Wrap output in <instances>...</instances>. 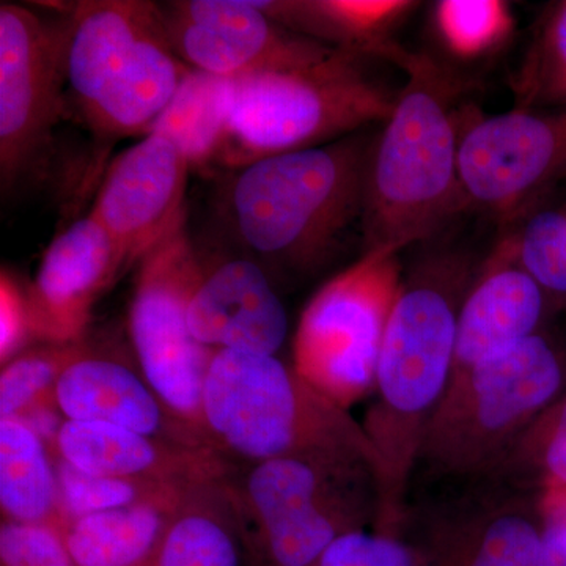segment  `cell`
Instances as JSON below:
<instances>
[{
	"mask_svg": "<svg viewBox=\"0 0 566 566\" xmlns=\"http://www.w3.org/2000/svg\"><path fill=\"white\" fill-rule=\"evenodd\" d=\"M234 102V80L192 70L148 134L174 142L189 167L218 166Z\"/></svg>",
	"mask_w": 566,
	"mask_h": 566,
	"instance_id": "cell-25",
	"label": "cell"
},
{
	"mask_svg": "<svg viewBox=\"0 0 566 566\" xmlns=\"http://www.w3.org/2000/svg\"><path fill=\"white\" fill-rule=\"evenodd\" d=\"M181 495L65 521L59 531L77 566H153Z\"/></svg>",
	"mask_w": 566,
	"mask_h": 566,
	"instance_id": "cell-24",
	"label": "cell"
},
{
	"mask_svg": "<svg viewBox=\"0 0 566 566\" xmlns=\"http://www.w3.org/2000/svg\"><path fill=\"white\" fill-rule=\"evenodd\" d=\"M253 566H312L335 539L374 528V465L305 455L238 464L227 476Z\"/></svg>",
	"mask_w": 566,
	"mask_h": 566,
	"instance_id": "cell-5",
	"label": "cell"
},
{
	"mask_svg": "<svg viewBox=\"0 0 566 566\" xmlns=\"http://www.w3.org/2000/svg\"><path fill=\"white\" fill-rule=\"evenodd\" d=\"M517 260L554 305L566 304V202L534 208L510 233Z\"/></svg>",
	"mask_w": 566,
	"mask_h": 566,
	"instance_id": "cell-30",
	"label": "cell"
},
{
	"mask_svg": "<svg viewBox=\"0 0 566 566\" xmlns=\"http://www.w3.org/2000/svg\"><path fill=\"white\" fill-rule=\"evenodd\" d=\"M203 431L237 464L344 455L378 468L363 422L277 356L219 349L202 398Z\"/></svg>",
	"mask_w": 566,
	"mask_h": 566,
	"instance_id": "cell-4",
	"label": "cell"
},
{
	"mask_svg": "<svg viewBox=\"0 0 566 566\" xmlns=\"http://www.w3.org/2000/svg\"><path fill=\"white\" fill-rule=\"evenodd\" d=\"M65 29L0 3V182L6 196L50 164L63 112Z\"/></svg>",
	"mask_w": 566,
	"mask_h": 566,
	"instance_id": "cell-10",
	"label": "cell"
},
{
	"mask_svg": "<svg viewBox=\"0 0 566 566\" xmlns=\"http://www.w3.org/2000/svg\"><path fill=\"white\" fill-rule=\"evenodd\" d=\"M122 273V256L92 214L59 233L41 256L28 292L33 334L46 344L82 340L92 308Z\"/></svg>",
	"mask_w": 566,
	"mask_h": 566,
	"instance_id": "cell-15",
	"label": "cell"
},
{
	"mask_svg": "<svg viewBox=\"0 0 566 566\" xmlns=\"http://www.w3.org/2000/svg\"><path fill=\"white\" fill-rule=\"evenodd\" d=\"M565 387L566 356L543 333L450 381L424 433L416 475L452 486L491 479Z\"/></svg>",
	"mask_w": 566,
	"mask_h": 566,
	"instance_id": "cell-6",
	"label": "cell"
},
{
	"mask_svg": "<svg viewBox=\"0 0 566 566\" xmlns=\"http://www.w3.org/2000/svg\"><path fill=\"white\" fill-rule=\"evenodd\" d=\"M475 273L461 256L424 260L405 275L387 323L363 420L378 458L374 531L381 534H403L420 447L452 378L458 316Z\"/></svg>",
	"mask_w": 566,
	"mask_h": 566,
	"instance_id": "cell-1",
	"label": "cell"
},
{
	"mask_svg": "<svg viewBox=\"0 0 566 566\" xmlns=\"http://www.w3.org/2000/svg\"><path fill=\"white\" fill-rule=\"evenodd\" d=\"M189 163L174 142L147 134L107 167L91 214L120 253L125 271L185 226Z\"/></svg>",
	"mask_w": 566,
	"mask_h": 566,
	"instance_id": "cell-14",
	"label": "cell"
},
{
	"mask_svg": "<svg viewBox=\"0 0 566 566\" xmlns=\"http://www.w3.org/2000/svg\"><path fill=\"white\" fill-rule=\"evenodd\" d=\"M543 543L538 566H566V490L539 495Z\"/></svg>",
	"mask_w": 566,
	"mask_h": 566,
	"instance_id": "cell-35",
	"label": "cell"
},
{
	"mask_svg": "<svg viewBox=\"0 0 566 566\" xmlns=\"http://www.w3.org/2000/svg\"><path fill=\"white\" fill-rule=\"evenodd\" d=\"M312 566H427V562L408 536L365 528L335 539Z\"/></svg>",
	"mask_w": 566,
	"mask_h": 566,
	"instance_id": "cell-32",
	"label": "cell"
},
{
	"mask_svg": "<svg viewBox=\"0 0 566 566\" xmlns=\"http://www.w3.org/2000/svg\"><path fill=\"white\" fill-rule=\"evenodd\" d=\"M0 565L77 566L57 527L10 521L0 526Z\"/></svg>",
	"mask_w": 566,
	"mask_h": 566,
	"instance_id": "cell-33",
	"label": "cell"
},
{
	"mask_svg": "<svg viewBox=\"0 0 566 566\" xmlns=\"http://www.w3.org/2000/svg\"><path fill=\"white\" fill-rule=\"evenodd\" d=\"M54 460L63 523L98 513L170 501L188 490L117 476L92 475L66 463L62 458L54 457Z\"/></svg>",
	"mask_w": 566,
	"mask_h": 566,
	"instance_id": "cell-29",
	"label": "cell"
},
{
	"mask_svg": "<svg viewBox=\"0 0 566 566\" xmlns=\"http://www.w3.org/2000/svg\"><path fill=\"white\" fill-rule=\"evenodd\" d=\"M512 88L520 109H565L566 0L549 3L543 11Z\"/></svg>",
	"mask_w": 566,
	"mask_h": 566,
	"instance_id": "cell-27",
	"label": "cell"
},
{
	"mask_svg": "<svg viewBox=\"0 0 566 566\" xmlns=\"http://www.w3.org/2000/svg\"><path fill=\"white\" fill-rule=\"evenodd\" d=\"M17 419L29 424V427L46 442L51 450H54L57 436L61 433L63 423H65L66 420L61 409H59L55 397L40 401V403L28 409L24 415L17 417Z\"/></svg>",
	"mask_w": 566,
	"mask_h": 566,
	"instance_id": "cell-36",
	"label": "cell"
},
{
	"mask_svg": "<svg viewBox=\"0 0 566 566\" xmlns=\"http://www.w3.org/2000/svg\"><path fill=\"white\" fill-rule=\"evenodd\" d=\"M153 566H253L227 479L196 483L182 493Z\"/></svg>",
	"mask_w": 566,
	"mask_h": 566,
	"instance_id": "cell-21",
	"label": "cell"
},
{
	"mask_svg": "<svg viewBox=\"0 0 566 566\" xmlns=\"http://www.w3.org/2000/svg\"><path fill=\"white\" fill-rule=\"evenodd\" d=\"M200 270L202 262L182 226L139 263L128 329L148 385L178 419L207 438L203 386L216 352L193 338L188 323Z\"/></svg>",
	"mask_w": 566,
	"mask_h": 566,
	"instance_id": "cell-9",
	"label": "cell"
},
{
	"mask_svg": "<svg viewBox=\"0 0 566 566\" xmlns=\"http://www.w3.org/2000/svg\"><path fill=\"white\" fill-rule=\"evenodd\" d=\"M164 28L159 6L144 0H87L73 7L65 28V74L81 114L132 69L145 43Z\"/></svg>",
	"mask_w": 566,
	"mask_h": 566,
	"instance_id": "cell-20",
	"label": "cell"
},
{
	"mask_svg": "<svg viewBox=\"0 0 566 566\" xmlns=\"http://www.w3.org/2000/svg\"><path fill=\"white\" fill-rule=\"evenodd\" d=\"M54 457L92 475L189 488L227 479L237 463L214 449H196L103 422L65 420Z\"/></svg>",
	"mask_w": 566,
	"mask_h": 566,
	"instance_id": "cell-18",
	"label": "cell"
},
{
	"mask_svg": "<svg viewBox=\"0 0 566 566\" xmlns=\"http://www.w3.org/2000/svg\"><path fill=\"white\" fill-rule=\"evenodd\" d=\"M461 186L468 207L515 222L566 180L565 109L460 114Z\"/></svg>",
	"mask_w": 566,
	"mask_h": 566,
	"instance_id": "cell-11",
	"label": "cell"
},
{
	"mask_svg": "<svg viewBox=\"0 0 566 566\" xmlns=\"http://www.w3.org/2000/svg\"><path fill=\"white\" fill-rule=\"evenodd\" d=\"M87 349L81 342L48 344L25 349L2 367L0 419H17L32 406L55 397V386L66 367Z\"/></svg>",
	"mask_w": 566,
	"mask_h": 566,
	"instance_id": "cell-31",
	"label": "cell"
},
{
	"mask_svg": "<svg viewBox=\"0 0 566 566\" xmlns=\"http://www.w3.org/2000/svg\"><path fill=\"white\" fill-rule=\"evenodd\" d=\"M365 61L363 55L335 50L311 65L237 77L232 118L218 166L241 169L385 123L397 93L375 80Z\"/></svg>",
	"mask_w": 566,
	"mask_h": 566,
	"instance_id": "cell-7",
	"label": "cell"
},
{
	"mask_svg": "<svg viewBox=\"0 0 566 566\" xmlns=\"http://www.w3.org/2000/svg\"><path fill=\"white\" fill-rule=\"evenodd\" d=\"M189 329L212 349L275 356L289 334V316L259 262L230 259L203 266L188 305Z\"/></svg>",
	"mask_w": 566,
	"mask_h": 566,
	"instance_id": "cell-17",
	"label": "cell"
},
{
	"mask_svg": "<svg viewBox=\"0 0 566 566\" xmlns=\"http://www.w3.org/2000/svg\"><path fill=\"white\" fill-rule=\"evenodd\" d=\"M457 486L439 504L408 509L405 528L416 531L403 535L427 566H538L545 528L539 494L497 479Z\"/></svg>",
	"mask_w": 566,
	"mask_h": 566,
	"instance_id": "cell-12",
	"label": "cell"
},
{
	"mask_svg": "<svg viewBox=\"0 0 566 566\" xmlns=\"http://www.w3.org/2000/svg\"><path fill=\"white\" fill-rule=\"evenodd\" d=\"M0 509L10 523H63L54 453L20 419H0Z\"/></svg>",
	"mask_w": 566,
	"mask_h": 566,
	"instance_id": "cell-23",
	"label": "cell"
},
{
	"mask_svg": "<svg viewBox=\"0 0 566 566\" xmlns=\"http://www.w3.org/2000/svg\"><path fill=\"white\" fill-rule=\"evenodd\" d=\"M491 479L539 495L566 490V387L517 439Z\"/></svg>",
	"mask_w": 566,
	"mask_h": 566,
	"instance_id": "cell-26",
	"label": "cell"
},
{
	"mask_svg": "<svg viewBox=\"0 0 566 566\" xmlns=\"http://www.w3.org/2000/svg\"><path fill=\"white\" fill-rule=\"evenodd\" d=\"M553 305L545 290L517 260L510 233L504 234L476 268L461 304L450 381L542 333Z\"/></svg>",
	"mask_w": 566,
	"mask_h": 566,
	"instance_id": "cell-16",
	"label": "cell"
},
{
	"mask_svg": "<svg viewBox=\"0 0 566 566\" xmlns=\"http://www.w3.org/2000/svg\"><path fill=\"white\" fill-rule=\"evenodd\" d=\"M385 61L400 66L406 82L368 151L364 252H401L434 237L468 208L458 163L461 80L430 55L400 44Z\"/></svg>",
	"mask_w": 566,
	"mask_h": 566,
	"instance_id": "cell-2",
	"label": "cell"
},
{
	"mask_svg": "<svg viewBox=\"0 0 566 566\" xmlns=\"http://www.w3.org/2000/svg\"><path fill=\"white\" fill-rule=\"evenodd\" d=\"M159 9L178 57L214 76L237 80L311 65L335 51L289 31L245 0H178Z\"/></svg>",
	"mask_w": 566,
	"mask_h": 566,
	"instance_id": "cell-13",
	"label": "cell"
},
{
	"mask_svg": "<svg viewBox=\"0 0 566 566\" xmlns=\"http://www.w3.org/2000/svg\"><path fill=\"white\" fill-rule=\"evenodd\" d=\"M256 9L294 33L367 59H382L392 33L419 7L409 0H253Z\"/></svg>",
	"mask_w": 566,
	"mask_h": 566,
	"instance_id": "cell-22",
	"label": "cell"
},
{
	"mask_svg": "<svg viewBox=\"0 0 566 566\" xmlns=\"http://www.w3.org/2000/svg\"><path fill=\"white\" fill-rule=\"evenodd\" d=\"M370 145L352 134L232 170L223 208L238 240L263 262L294 273L322 268L363 221Z\"/></svg>",
	"mask_w": 566,
	"mask_h": 566,
	"instance_id": "cell-3",
	"label": "cell"
},
{
	"mask_svg": "<svg viewBox=\"0 0 566 566\" xmlns=\"http://www.w3.org/2000/svg\"><path fill=\"white\" fill-rule=\"evenodd\" d=\"M431 20L447 54L461 62L495 54L516 28L512 7L502 0H441L434 3Z\"/></svg>",
	"mask_w": 566,
	"mask_h": 566,
	"instance_id": "cell-28",
	"label": "cell"
},
{
	"mask_svg": "<svg viewBox=\"0 0 566 566\" xmlns=\"http://www.w3.org/2000/svg\"><path fill=\"white\" fill-rule=\"evenodd\" d=\"M33 334L31 308L28 293L22 292L18 282L7 273L0 274V360L2 365L25 352Z\"/></svg>",
	"mask_w": 566,
	"mask_h": 566,
	"instance_id": "cell-34",
	"label": "cell"
},
{
	"mask_svg": "<svg viewBox=\"0 0 566 566\" xmlns=\"http://www.w3.org/2000/svg\"><path fill=\"white\" fill-rule=\"evenodd\" d=\"M403 281L400 252H364L324 283L297 323L294 370L348 411L374 395L387 323Z\"/></svg>",
	"mask_w": 566,
	"mask_h": 566,
	"instance_id": "cell-8",
	"label": "cell"
},
{
	"mask_svg": "<svg viewBox=\"0 0 566 566\" xmlns=\"http://www.w3.org/2000/svg\"><path fill=\"white\" fill-rule=\"evenodd\" d=\"M55 401L66 420L117 424L174 444L214 449L167 408L140 370L88 346L63 370Z\"/></svg>",
	"mask_w": 566,
	"mask_h": 566,
	"instance_id": "cell-19",
	"label": "cell"
}]
</instances>
